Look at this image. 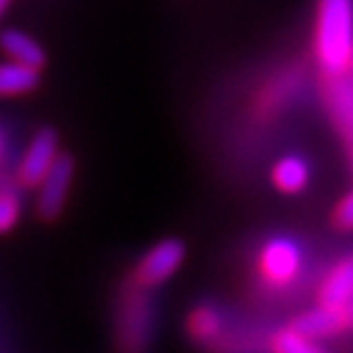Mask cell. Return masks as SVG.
Instances as JSON below:
<instances>
[{
	"instance_id": "3957f363",
	"label": "cell",
	"mask_w": 353,
	"mask_h": 353,
	"mask_svg": "<svg viewBox=\"0 0 353 353\" xmlns=\"http://www.w3.org/2000/svg\"><path fill=\"white\" fill-rule=\"evenodd\" d=\"M58 134L55 128H39L37 134L32 137L29 147H26L24 157L19 163V183L24 189H39L42 181L48 178L52 170V165L58 163L61 152H58Z\"/></svg>"
},
{
	"instance_id": "ba28073f",
	"label": "cell",
	"mask_w": 353,
	"mask_h": 353,
	"mask_svg": "<svg viewBox=\"0 0 353 353\" xmlns=\"http://www.w3.org/2000/svg\"><path fill=\"white\" fill-rule=\"evenodd\" d=\"M296 335H301L306 341H322V338H330L335 335L338 330H343V319L338 309H327V306H319L316 303L314 309L303 312V314L293 316L288 325Z\"/></svg>"
},
{
	"instance_id": "e0dca14e",
	"label": "cell",
	"mask_w": 353,
	"mask_h": 353,
	"mask_svg": "<svg viewBox=\"0 0 353 353\" xmlns=\"http://www.w3.org/2000/svg\"><path fill=\"white\" fill-rule=\"evenodd\" d=\"M341 319H343V330L353 327V301L348 303L345 309H341Z\"/></svg>"
},
{
	"instance_id": "5b68a950",
	"label": "cell",
	"mask_w": 353,
	"mask_h": 353,
	"mask_svg": "<svg viewBox=\"0 0 353 353\" xmlns=\"http://www.w3.org/2000/svg\"><path fill=\"white\" fill-rule=\"evenodd\" d=\"M71 183H74V157L61 154L48 178L42 181V186L37 189V214L42 220H55L63 212Z\"/></svg>"
},
{
	"instance_id": "4fadbf2b",
	"label": "cell",
	"mask_w": 353,
	"mask_h": 353,
	"mask_svg": "<svg viewBox=\"0 0 353 353\" xmlns=\"http://www.w3.org/2000/svg\"><path fill=\"white\" fill-rule=\"evenodd\" d=\"M223 325H225V319L220 314V309L212 303H199L189 314V322H186L189 335L199 343H212L214 338H220Z\"/></svg>"
},
{
	"instance_id": "9a60e30c",
	"label": "cell",
	"mask_w": 353,
	"mask_h": 353,
	"mask_svg": "<svg viewBox=\"0 0 353 353\" xmlns=\"http://www.w3.org/2000/svg\"><path fill=\"white\" fill-rule=\"evenodd\" d=\"M272 351L275 353H322L316 348L314 341H306L301 335H296L290 327L280 330L272 341Z\"/></svg>"
},
{
	"instance_id": "8992f818",
	"label": "cell",
	"mask_w": 353,
	"mask_h": 353,
	"mask_svg": "<svg viewBox=\"0 0 353 353\" xmlns=\"http://www.w3.org/2000/svg\"><path fill=\"white\" fill-rule=\"evenodd\" d=\"M325 100H327L330 115L335 121V128L341 131L345 150L353 163V84H348L343 76L325 79Z\"/></svg>"
},
{
	"instance_id": "6da1fadb",
	"label": "cell",
	"mask_w": 353,
	"mask_h": 353,
	"mask_svg": "<svg viewBox=\"0 0 353 353\" xmlns=\"http://www.w3.org/2000/svg\"><path fill=\"white\" fill-rule=\"evenodd\" d=\"M316 55L330 76H343L353 65V0H319Z\"/></svg>"
},
{
	"instance_id": "277c9868",
	"label": "cell",
	"mask_w": 353,
	"mask_h": 353,
	"mask_svg": "<svg viewBox=\"0 0 353 353\" xmlns=\"http://www.w3.org/2000/svg\"><path fill=\"white\" fill-rule=\"evenodd\" d=\"M259 272L270 285H290L301 272V249L288 239H272L259 254Z\"/></svg>"
},
{
	"instance_id": "7a4b0ae2",
	"label": "cell",
	"mask_w": 353,
	"mask_h": 353,
	"mask_svg": "<svg viewBox=\"0 0 353 353\" xmlns=\"http://www.w3.org/2000/svg\"><path fill=\"white\" fill-rule=\"evenodd\" d=\"M183 262H186V243L181 239H163L139 259L134 278L141 288H157L173 278Z\"/></svg>"
},
{
	"instance_id": "8fae6325",
	"label": "cell",
	"mask_w": 353,
	"mask_h": 353,
	"mask_svg": "<svg viewBox=\"0 0 353 353\" xmlns=\"http://www.w3.org/2000/svg\"><path fill=\"white\" fill-rule=\"evenodd\" d=\"M309 178H312L309 165H306V160L296 157V154L280 157L275 168H272V183L283 194H301L309 186Z\"/></svg>"
},
{
	"instance_id": "2e32d148",
	"label": "cell",
	"mask_w": 353,
	"mask_h": 353,
	"mask_svg": "<svg viewBox=\"0 0 353 353\" xmlns=\"http://www.w3.org/2000/svg\"><path fill=\"white\" fill-rule=\"evenodd\" d=\"M332 223L341 230H353V189L332 210Z\"/></svg>"
},
{
	"instance_id": "30bf717a",
	"label": "cell",
	"mask_w": 353,
	"mask_h": 353,
	"mask_svg": "<svg viewBox=\"0 0 353 353\" xmlns=\"http://www.w3.org/2000/svg\"><path fill=\"white\" fill-rule=\"evenodd\" d=\"M0 50L11 58L13 63L29 65V68H42L48 55L39 48V42L34 37H29L21 29H3L0 32Z\"/></svg>"
},
{
	"instance_id": "52a82bcc",
	"label": "cell",
	"mask_w": 353,
	"mask_h": 353,
	"mask_svg": "<svg viewBox=\"0 0 353 353\" xmlns=\"http://www.w3.org/2000/svg\"><path fill=\"white\" fill-rule=\"evenodd\" d=\"M351 301H353V254H345L341 262L325 275L322 285H319L316 303L341 312Z\"/></svg>"
},
{
	"instance_id": "ac0fdd59",
	"label": "cell",
	"mask_w": 353,
	"mask_h": 353,
	"mask_svg": "<svg viewBox=\"0 0 353 353\" xmlns=\"http://www.w3.org/2000/svg\"><path fill=\"white\" fill-rule=\"evenodd\" d=\"M8 6H11V0H0V19H3V13L8 11Z\"/></svg>"
},
{
	"instance_id": "9c48e42d",
	"label": "cell",
	"mask_w": 353,
	"mask_h": 353,
	"mask_svg": "<svg viewBox=\"0 0 353 353\" xmlns=\"http://www.w3.org/2000/svg\"><path fill=\"white\" fill-rule=\"evenodd\" d=\"M150 332V306L147 299L141 296H131L123 309V322H121V341H123V351L139 353L147 345V335Z\"/></svg>"
},
{
	"instance_id": "5bb4252c",
	"label": "cell",
	"mask_w": 353,
	"mask_h": 353,
	"mask_svg": "<svg viewBox=\"0 0 353 353\" xmlns=\"http://www.w3.org/2000/svg\"><path fill=\"white\" fill-rule=\"evenodd\" d=\"M21 217V199L13 189H0V236L11 233Z\"/></svg>"
},
{
	"instance_id": "7c38bea8",
	"label": "cell",
	"mask_w": 353,
	"mask_h": 353,
	"mask_svg": "<svg viewBox=\"0 0 353 353\" xmlns=\"http://www.w3.org/2000/svg\"><path fill=\"white\" fill-rule=\"evenodd\" d=\"M39 87V71L21 63H0V97H21Z\"/></svg>"
},
{
	"instance_id": "d6986e66",
	"label": "cell",
	"mask_w": 353,
	"mask_h": 353,
	"mask_svg": "<svg viewBox=\"0 0 353 353\" xmlns=\"http://www.w3.org/2000/svg\"><path fill=\"white\" fill-rule=\"evenodd\" d=\"M3 150H6V144H3V134H0V157H3Z\"/></svg>"
}]
</instances>
